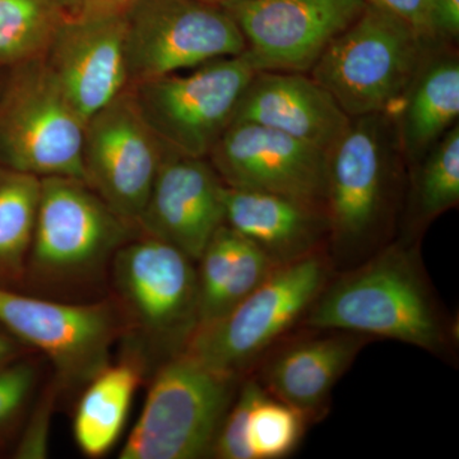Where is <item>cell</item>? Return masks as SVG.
<instances>
[{
    "label": "cell",
    "instance_id": "cell-10",
    "mask_svg": "<svg viewBox=\"0 0 459 459\" xmlns=\"http://www.w3.org/2000/svg\"><path fill=\"white\" fill-rule=\"evenodd\" d=\"M256 71L241 54L131 87L144 122L165 146L207 159L232 123Z\"/></svg>",
    "mask_w": 459,
    "mask_h": 459
},
{
    "label": "cell",
    "instance_id": "cell-16",
    "mask_svg": "<svg viewBox=\"0 0 459 459\" xmlns=\"http://www.w3.org/2000/svg\"><path fill=\"white\" fill-rule=\"evenodd\" d=\"M303 331L274 344L256 365L255 377L267 394L300 411L312 424L327 415L338 380L373 338L340 329Z\"/></svg>",
    "mask_w": 459,
    "mask_h": 459
},
{
    "label": "cell",
    "instance_id": "cell-22",
    "mask_svg": "<svg viewBox=\"0 0 459 459\" xmlns=\"http://www.w3.org/2000/svg\"><path fill=\"white\" fill-rule=\"evenodd\" d=\"M131 352L117 364L108 362L84 385L75 409L74 434L78 448L89 457L110 451L122 434L144 373L143 359Z\"/></svg>",
    "mask_w": 459,
    "mask_h": 459
},
{
    "label": "cell",
    "instance_id": "cell-7",
    "mask_svg": "<svg viewBox=\"0 0 459 459\" xmlns=\"http://www.w3.org/2000/svg\"><path fill=\"white\" fill-rule=\"evenodd\" d=\"M140 234L83 180L42 178L26 274L49 285L89 279Z\"/></svg>",
    "mask_w": 459,
    "mask_h": 459
},
{
    "label": "cell",
    "instance_id": "cell-19",
    "mask_svg": "<svg viewBox=\"0 0 459 459\" xmlns=\"http://www.w3.org/2000/svg\"><path fill=\"white\" fill-rule=\"evenodd\" d=\"M223 210L226 225L252 241L276 265L300 261L327 247L323 205L225 186Z\"/></svg>",
    "mask_w": 459,
    "mask_h": 459
},
{
    "label": "cell",
    "instance_id": "cell-23",
    "mask_svg": "<svg viewBox=\"0 0 459 459\" xmlns=\"http://www.w3.org/2000/svg\"><path fill=\"white\" fill-rule=\"evenodd\" d=\"M415 166L401 216L403 240H421L425 229L459 202V126H453ZM412 166V168H413Z\"/></svg>",
    "mask_w": 459,
    "mask_h": 459
},
{
    "label": "cell",
    "instance_id": "cell-4",
    "mask_svg": "<svg viewBox=\"0 0 459 459\" xmlns=\"http://www.w3.org/2000/svg\"><path fill=\"white\" fill-rule=\"evenodd\" d=\"M241 380L186 351L161 362L119 458L212 457L217 434Z\"/></svg>",
    "mask_w": 459,
    "mask_h": 459
},
{
    "label": "cell",
    "instance_id": "cell-8",
    "mask_svg": "<svg viewBox=\"0 0 459 459\" xmlns=\"http://www.w3.org/2000/svg\"><path fill=\"white\" fill-rule=\"evenodd\" d=\"M84 122L41 57L3 72L0 166L35 177L83 180Z\"/></svg>",
    "mask_w": 459,
    "mask_h": 459
},
{
    "label": "cell",
    "instance_id": "cell-21",
    "mask_svg": "<svg viewBox=\"0 0 459 459\" xmlns=\"http://www.w3.org/2000/svg\"><path fill=\"white\" fill-rule=\"evenodd\" d=\"M198 328L234 309L280 265L226 223L197 261Z\"/></svg>",
    "mask_w": 459,
    "mask_h": 459
},
{
    "label": "cell",
    "instance_id": "cell-30",
    "mask_svg": "<svg viewBox=\"0 0 459 459\" xmlns=\"http://www.w3.org/2000/svg\"><path fill=\"white\" fill-rule=\"evenodd\" d=\"M367 3L394 14L430 40L437 42L433 29L435 0H367Z\"/></svg>",
    "mask_w": 459,
    "mask_h": 459
},
{
    "label": "cell",
    "instance_id": "cell-32",
    "mask_svg": "<svg viewBox=\"0 0 459 459\" xmlns=\"http://www.w3.org/2000/svg\"><path fill=\"white\" fill-rule=\"evenodd\" d=\"M433 29L437 41L458 38L459 0H435Z\"/></svg>",
    "mask_w": 459,
    "mask_h": 459
},
{
    "label": "cell",
    "instance_id": "cell-25",
    "mask_svg": "<svg viewBox=\"0 0 459 459\" xmlns=\"http://www.w3.org/2000/svg\"><path fill=\"white\" fill-rule=\"evenodd\" d=\"M63 20L57 0H0V72L44 56Z\"/></svg>",
    "mask_w": 459,
    "mask_h": 459
},
{
    "label": "cell",
    "instance_id": "cell-31",
    "mask_svg": "<svg viewBox=\"0 0 459 459\" xmlns=\"http://www.w3.org/2000/svg\"><path fill=\"white\" fill-rule=\"evenodd\" d=\"M137 0H57L65 20L123 16Z\"/></svg>",
    "mask_w": 459,
    "mask_h": 459
},
{
    "label": "cell",
    "instance_id": "cell-13",
    "mask_svg": "<svg viewBox=\"0 0 459 459\" xmlns=\"http://www.w3.org/2000/svg\"><path fill=\"white\" fill-rule=\"evenodd\" d=\"M164 144L124 91L84 123L83 181L126 221L138 220L152 189Z\"/></svg>",
    "mask_w": 459,
    "mask_h": 459
},
{
    "label": "cell",
    "instance_id": "cell-5",
    "mask_svg": "<svg viewBox=\"0 0 459 459\" xmlns=\"http://www.w3.org/2000/svg\"><path fill=\"white\" fill-rule=\"evenodd\" d=\"M333 273L325 250L280 265L234 309L197 328L184 351L220 373L250 376L263 356L299 327Z\"/></svg>",
    "mask_w": 459,
    "mask_h": 459
},
{
    "label": "cell",
    "instance_id": "cell-34",
    "mask_svg": "<svg viewBox=\"0 0 459 459\" xmlns=\"http://www.w3.org/2000/svg\"><path fill=\"white\" fill-rule=\"evenodd\" d=\"M204 2L214 3V4H221V3L228 2V0H204Z\"/></svg>",
    "mask_w": 459,
    "mask_h": 459
},
{
    "label": "cell",
    "instance_id": "cell-6",
    "mask_svg": "<svg viewBox=\"0 0 459 459\" xmlns=\"http://www.w3.org/2000/svg\"><path fill=\"white\" fill-rule=\"evenodd\" d=\"M111 273L119 309L140 342L133 351L161 362L184 351L199 325L195 262L140 234L115 253Z\"/></svg>",
    "mask_w": 459,
    "mask_h": 459
},
{
    "label": "cell",
    "instance_id": "cell-9",
    "mask_svg": "<svg viewBox=\"0 0 459 459\" xmlns=\"http://www.w3.org/2000/svg\"><path fill=\"white\" fill-rule=\"evenodd\" d=\"M123 20L128 89L246 51L228 12L204 0H137Z\"/></svg>",
    "mask_w": 459,
    "mask_h": 459
},
{
    "label": "cell",
    "instance_id": "cell-12",
    "mask_svg": "<svg viewBox=\"0 0 459 459\" xmlns=\"http://www.w3.org/2000/svg\"><path fill=\"white\" fill-rule=\"evenodd\" d=\"M367 0H228L243 56L256 72L309 74L332 41L356 20Z\"/></svg>",
    "mask_w": 459,
    "mask_h": 459
},
{
    "label": "cell",
    "instance_id": "cell-26",
    "mask_svg": "<svg viewBox=\"0 0 459 459\" xmlns=\"http://www.w3.org/2000/svg\"><path fill=\"white\" fill-rule=\"evenodd\" d=\"M307 424L300 411L261 388L253 402L247 425L255 459H280L292 455L300 446Z\"/></svg>",
    "mask_w": 459,
    "mask_h": 459
},
{
    "label": "cell",
    "instance_id": "cell-17",
    "mask_svg": "<svg viewBox=\"0 0 459 459\" xmlns=\"http://www.w3.org/2000/svg\"><path fill=\"white\" fill-rule=\"evenodd\" d=\"M41 59L86 123L128 90L123 16L65 18Z\"/></svg>",
    "mask_w": 459,
    "mask_h": 459
},
{
    "label": "cell",
    "instance_id": "cell-28",
    "mask_svg": "<svg viewBox=\"0 0 459 459\" xmlns=\"http://www.w3.org/2000/svg\"><path fill=\"white\" fill-rule=\"evenodd\" d=\"M38 371L31 362L18 360L0 368V431L13 424L25 409L36 385Z\"/></svg>",
    "mask_w": 459,
    "mask_h": 459
},
{
    "label": "cell",
    "instance_id": "cell-14",
    "mask_svg": "<svg viewBox=\"0 0 459 459\" xmlns=\"http://www.w3.org/2000/svg\"><path fill=\"white\" fill-rule=\"evenodd\" d=\"M207 160L230 188L325 204L327 152L285 133L255 123H231Z\"/></svg>",
    "mask_w": 459,
    "mask_h": 459
},
{
    "label": "cell",
    "instance_id": "cell-27",
    "mask_svg": "<svg viewBox=\"0 0 459 459\" xmlns=\"http://www.w3.org/2000/svg\"><path fill=\"white\" fill-rule=\"evenodd\" d=\"M261 385L255 377L241 380L237 397L223 419L214 442L212 457L220 459H255L247 437L250 410Z\"/></svg>",
    "mask_w": 459,
    "mask_h": 459
},
{
    "label": "cell",
    "instance_id": "cell-20",
    "mask_svg": "<svg viewBox=\"0 0 459 459\" xmlns=\"http://www.w3.org/2000/svg\"><path fill=\"white\" fill-rule=\"evenodd\" d=\"M458 115V57L433 51L392 114L406 165L418 164Z\"/></svg>",
    "mask_w": 459,
    "mask_h": 459
},
{
    "label": "cell",
    "instance_id": "cell-35",
    "mask_svg": "<svg viewBox=\"0 0 459 459\" xmlns=\"http://www.w3.org/2000/svg\"><path fill=\"white\" fill-rule=\"evenodd\" d=\"M4 72V71H3ZM3 72H0V83H2Z\"/></svg>",
    "mask_w": 459,
    "mask_h": 459
},
{
    "label": "cell",
    "instance_id": "cell-1",
    "mask_svg": "<svg viewBox=\"0 0 459 459\" xmlns=\"http://www.w3.org/2000/svg\"><path fill=\"white\" fill-rule=\"evenodd\" d=\"M420 241L395 238L360 264L334 272L299 328L388 338L453 360L457 325L429 279Z\"/></svg>",
    "mask_w": 459,
    "mask_h": 459
},
{
    "label": "cell",
    "instance_id": "cell-33",
    "mask_svg": "<svg viewBox=\"0 0 459 459\" xmlns=\"http://www.w3.org/2000/svg\"><path fill=\"white\" fill-rule=\"evenodd\" d=\"M23 344L0 327V368L20 359Z\"/></svg>",
    "mask_w": 459,
    "mask_h": 459
},
{
    "label": "cell",
    "instance_id": "cell-2",
    "mask_svg": "<svg viewBox=\"0 0 459 459\" xmlns=\"http://www.w3.org/2000/svg\"><path fill=\"white\" fill-rule=\"evenodd\" d=\"M404 166L391 114L352 117L329 151L323 207L333 272L360 264L394 240L406 195Z\"/></svg>",
    "mask_w": 459,
    "mask_h": 459
},
{
    "label": "cell",
    "instance_id": "cell-18",
    "mask_svg": "<svg viewBox=\"0 0 459 459\" xmlns=\"http://www.w3.org/2000/svg\"><path fill=\"white\" fill-rule=\"evenodd\" d=\"M237 122L267 126L328 153L351 117L312 75L256 72L235 110Z\"/></svg>",
    "mask_w": 459,
    "mask_h": 459
},
{
    "label": "cell",
    "instance_id": "cell-29",
    "mask_svg": "<svg viewBox=\"0 0 459 459\" xmlns=\"http://www.w3.org/2000/svg\"><path fill=\"white\" fill-rule=\"evenodd\" d=\"M54 406V392L42 398L40 406L33 413L27 425L22 439L18 443L14 457L20 459L47 458L49 446L51 411Z\"/></svg>",
    "mask_w": 459,
    "mask_h": 459
},
{
    "label": "cell",
    "instance_id": "cell-15",
    "mask_svg": "<svg viewBox=\"0 0 459 459\" xmlns=\"http://www.w3.org/2000/svg\"><path fill=\"white\" fill-rule=\"evenodd\" d=\"M223 189L225 184L207 159L184 155L164 144L156 179L138 220L141 234L178 247L197 263L225 223Z\"/></svg>",
    "mask_w": 459,
    "mask_h": 459
},
{
    "label": "cell",
    "instance_id": "cell-24",
    "mask_svg": "<svg viewBox=\"0 0 459 459\" xmlns=\"http://www.w3.org/2000/svg\"><path fill=\"white\" fill-rule=\"evenodd\" d=\"M41 179L0 166V283L18 282L26 276Z\"/></svg>",
    "mask_w": 459,
    "mask_h": 459
},
{
    "label": "cell",
    "instance_id": "cell-3",
    "mask_svg": "<svg viewBox=\"0 0 459 459\" xmlns=\"http://www.w3.org/2000/svg\"><path fill=\"white\" fill-rule=\"evenodd\" d=\"M434 44L400 18L367 4L309 74L351 119L392 115L433 54Z\"/></svg>",
    "mask_w": 459,
    "mask_h": 459
},
{
    "label": "cell",
    "instance_id": "cell-11",
    "mask_svg": "<svg viewBox=\"0 0 459 459\" xmlns=\"http://www.w3.org/2000/svg\"><path fill=\"white\" fill-rule=\"evenodd\" d=\"M0 327L47 355L63 385L81 386L110 361L123 323L108 301L57 303L0 283Z\"/></svg>",
    "mask_w": 459,
    "mask_h": 459
}]
</instances>
